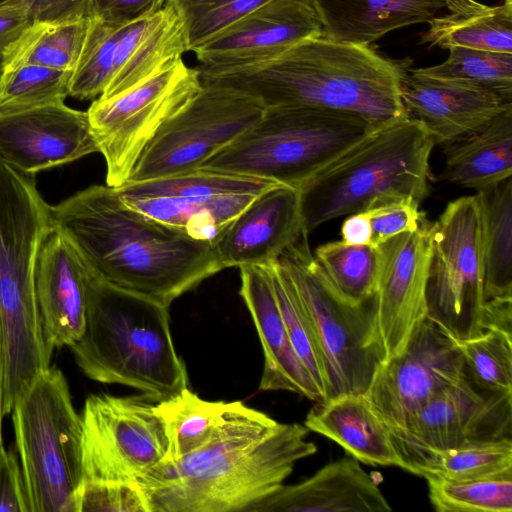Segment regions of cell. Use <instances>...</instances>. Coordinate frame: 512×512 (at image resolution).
I'll return each mask as SVG.
<instances>
[{"label":"cell","mask_w":512,"mask_h":512,"mask_svg":"<svg viewBox=\"0 0 512 512\" xmlns=\"http://www.w3.org/2000/svg\"><path fill=\"white\" fill-rule=\"evenodd\" d=\"M303 234L299 190L278 184L254 199L213 247L223 269L268 266Z\"/></svg>","instance_id":"cell-21"},{"label":"cell","mask_w":512,"mask_h":512,"mask_svg":"<svg viewBox=\"0 0 512 512\" xmlns=\"http://www.w3.org/2000/svg\"><path fill=\"white\" fill-rule=\"evenodd\" d=\"M322 25V36L369 46L384 35L428 23L444 0H309Z\"/></svg>","instance_id":"cell-26"},{"label":"cell","mask_w":512,"mask_h":512,"mask_svg":"<svg viewBox=\"0 0 512 512\" xmlns=\"http://www.w3.org/2000/svg\"><path fill=\"white\" fill-rule=\"evenodd\" d=\"M31 23L32 20L23 6L0 1V59Z\"/></svg>","instance_id":"cell-47"},{"label":"cell","mask_w":512,"mask_h":512,"mask_svg":"<svg viewBox=\"0 0 512 512\" xmlns=\"http://www.w3.org/2000/svg\"><path fill=\"white\" fill-rule=\"evenodd\" d=\"M430 224L426 220L416 231L398 234L377 247L379 270L374 302L384 363L404 351L428 313Z\"/></svg>","instance_id":"cell-17"},{"label":"cell","mask_w":512,"mask_h":512,"mask_svg":"<svg viewBox=\"0 0 512 512\" xmlns=\"http://www.w3.org/2000/svg\"><path fill=\"white\" fill-rule=\"evenodd\" d=\"M187 52L182 23L167 4L155 15L124 25L113 75L100 96H111L148 78Z\"/></svg>","instance_id":"cell-27"},{"label":"cell","mask_w":512,"mask_h":512,"mask_svg":"<svg viewBox=\"0 0 512 512\" xmlns=\"http://www.w3.org/2000/svg\"><path fill=\"white\" fill-rule=\"evenodd\" d=\"M123 26L90 17L85 43L72 72L69 96L96 99L105 91L113 75Z\"/></svg>","instance_id":"cell-38"},{"label":"cell","mask_w":512,"mask_h":512,"mask_svg":"<svg viewBox=\"0 0 512 512\" xmlns=\"http://www.w3.org/2000/svg\"><path fill=\"white\" fill-rule=\"evenodd\" d=\"M264 111L260 103L246 95L202 84L200 91L156 133L127 182L165 178L200 168L254 126Z\"/></svg>","instance_id":"cell-13"},{"label":"cell","mask_w":512,"mask_h":512,"mask_svg":"<svg viewBox=\"0 0 512 512\" xmlns=\"http://www.w3.org/2000/svg\"><path fill=\"white\" fill-rule=\"evenodd\" d=\"M244 300L264 352L261 391L285 390L320 402L324 398L290 342L266 266L239 267Z\"/></svg>","instance_id":"cell-23"},{"label":"cell","mask_w":512,"mask_h":512,"mask_svg":"<svg viewBox=\"0 0 512 512\" xmlns=\"http://www.w3.org/2000/svg\"><path fill=\"white\" fill-rule=\"evenodd\" d=\"M481 327L482 331L495 328L512 334V297L485 301Z\"/></svg>","instance_id":"cell-48"},{"label":"cell","mask_w":512,"mask_h":512,"mask_svg":"<svg viewBox=\"0 0 512 512\" xmlns=\"http://www.w3.org/2000/svg\"><path fill=\"white\" fill-rule=\"evenodd\" d=\"M50 219L94 274L167 307L223 270L213 244L128 207L108 185L50 205Z\"/></svg>","instance_id":"cell-2"},{"label":"cell","mask_w":512,"mask_h":512,"mask_svg":"<svg viewBox=\"0 0 512 512\" xmlns=\"http://www.w3.org/2000/svg\"><path fill=\"white\" fill-rule=\"evenodd\" d=\"M202 88L199 72L183 59L111 96L97 97L87 114L106 162V183L125 184L141 154L166 121Z\"/></svg>","instance_id":"cell-10"},{"label":"cell","mask_w":512,"mask_h":512,"mask_svg":"<svg viewBox=\"0 0 512 512\" xmlns=\"http://www.w3.org/2000/svg\"><path fill=\"white\" fill-rule=\"evenodd\" d=\"M11 414L29 512H76L83 481L82 422L62 371L43 370Z\"/></svg>","instance_id":"cell-8"},{"label":"cell","mask_w":512,"mask_h":512,"mask_svg":"<svg viewBox=\"0 0 512 512\" xmlns=\"http://www.w3.org/2000/svg\"><path fill=\"white\" fill-rule=\"evenodd\" d=\"M266 267L272 278L292 347L325 400L326 376L323 356L297 288L287 269L278 260Z\"/></svg>","instance_id":"cell-36"},{"label":"cell","mask_w":512,"mask_h":512,"mask_svg":"<svg viewBox=\"0 0 512 512\" xmlns=\"http://www.w3.org/2000/svg\"><path fill=\"white\" fill-rule=\"evenodd\" d=\"M90 18L32 21L6 49L0 67L33 64L73 71L80 58Z\"/></svg>","instance_id":"cell-32"},{"label":"cell","mask_w":512,"mask_h":512,"mask_svg":"<svg viewBox=\"0 0 512 512\" xmlns=\"http://www.w3.org/2000/svg\"><path fill=\"white\" fill-rule=\"evenodd\" d=\"M88 266L54 225L45 230L36 256L34 284L48 347L71 346L84 331Z\"/></svg>","instance_id":"cell-20"},{"label":"cell","mask_w":512,"mask_h":512,"mask_svg":"<svg viewBox=\"0 0 512 512\" xmlns=\"http://www.w3.org/2000/svg\"><path fill=\"white\" fill-rule=\"evenodd\" d=\"M167 0H91V17L127 25L155 15Z\"/></svg>","instance_id":"cell-44"},{"label":"cell","mask_w":512,"mask_h":512,"mask_svg":"<svg viewBox=\"0 0 512 512\" xmlns=\"http://www.w3.org/2000/svg\"><path fill=\"white\" fill-rule=\"evenodd\" d=\"M307 237L303 234L278 261L289 272L316 335L324 362L326 399L365 394L385 361L374 297L360 305L343 300L316 262Z\"/></svg>","instance_id":"cell-9"},{"label":"cell","mask_w":512,"mask_h":512,"mask_svg":"<svg viewBox=\"0 0 512 512\" xmlns=\"http://www.w3.org/2000/svg\"><path fill=\"white\" fill-rule=\"evenodd\" d=\"M401 99L406 115L418 121L436 144L477 129L512 105L491 92L412 70L403 77Z\"/></svg>","instance_id":"cell-22"},{"label":"cell","mask_w":512,"mask_h":512,"mask_svg":"<svg viewBox=\"0 0 512 512\" xmlns=\"http://www.w3.org/2000/svg\"><path fill=\"white\" fill-rule=\"evenodd\" d=\"M390 432L397 452L446 450L512 438V393L485 391L466 370L457 382L422 405L403 429Z\"/></svg>","instance_id":"cell-16"},{"label":"cell","mask_w":512,"mask_h":512,"mask_svg":"<svg viewBox=\"0 0 512 512\" xmlns=\"http://www.w3.org/2000/svg\"><path fill=\"white\" fill-rule=\"evenodd\" d=\"M435 144L407 115L371 132L298 188L304 233L379 199L412 197L420 203L429 193Z\"/></svg>","instance_id":"cell-6"},{"label":"cell","mask_w":512,"mask_h":512,"mask_svg":"<svg viewBox=\"0 0 512 512\" xmlns=\"http://www.w3.org/2000/svg\"><path fill=\"white\" fill-rule=\"evenodd\" d=\"M278 184L198 168L165 178L127 182L115 189L128 207L191 239L214 244L254 199Z\"/></svg>","instance_id":"cell-11"},{"label":"cell","mask_w":512,"mask_h":512,"mask_svg":"<svg viewBox=\"0 0 512 512\" xmlns=\"http://www.w3.org/2000/svg\"><path fill=\"white\" fill-rule=\"evenodd\" d=\"M404 470L427 478L473 481L512 476V438L469 443L446 450L398 451Z\"/></svg>","instance_id":"cell-30"},{"label":"cell","mask_w":512,"mask_h":512,"mask_svg":"<svg viewBox=\"0 0 512 512\" xmlns=\"http://www.w3.org/2000/svg\"><path fill=\"white\" fill-rule=\"evenodd\" d=\"M23 6L32 21H67L91 17V0H3Z\"/></svg>","instance_id":"cell-46"},{"label":"cell","mask_w":512,"mask_h":512,"mask_svg":"<svg viewBox=\"0 0 512 512\" xmlns=\"http://www.w3.org/2000/svg\"><path fill=\"white\" fill-rule=\"evenodd\" d=\"M378 128L363 118L307 107L265 108L261 119L200 168L299 188Z\"/></svg>","instance_id":"cell-7"},{"label":"cell","mask_w":512,"mask_h":512,"mask_svg":"<svg viewBox=\"0 0 512 512\" xmlns=\"http://www.w3.org/2000/svg\"><path fill=\"white\" fill-rule=\"evenodd\" d=\"M80 416L83 481L136 483L167 454L163 422L144 396L90 395Z\"/></svg>","instance_id":"cell-14"},{"label":"cell","mask_w":512,"mask_h":512,"mask_svg":"<svg viewBox=\"0 0 512 512\" xmlns=\"http://www.w3.org/2000/svg\"><path fill=\"white\" fill-rule=\"evenodd\" d=\"M269 0H167L182 23L187 51H193Z\"/></svg>","instance_id":"cell-41"},{"label":"cell","mask_w":512,"mask_h":512,"mask_svg":"<svg viewBox=\"0 0 512 512\" xmlns=\"http://www.w3.org/2000/svg\"><path fill=\"white\" fill-rule=\"evenodd\" d=\"M313 256L343 300L360 305L374 297L379 270L377 247L339 240L318 246Z\"/></svg>","instance_id":"cell-34"},{"label":"cell","mask_w":512,"mask_h":512,"mask_svg":"<svg viewBox=\"0 0 512 512\" xmlns=\"http://www.w3.org/2000/svg\"><path fill=\"white\" fill-rule=\"evenodd\" d=\"M448 14L432 18L422 42L442 49L465 47L512 54V0L489 6L444 0Z\"/></svg>","instance_id":"cell-29"},{"label":"cell","mask_w":512,"mask_h":512,"mask_svg":"<svg viewBox=\"0 0 512 512\" xmlns=\"http://www.w3.org/2000/svg\"><path fill=\"white\" fill-rule=\"evenodd\" d=\"M51 224L35 176L0 159V320L4 354L3 411L8 414L53 351L42 328L34 284L37 252Z\"/></svg>","instance_id":"cell-5"},{"label":"cell","mask_w":512,"mask_h":512,"mask_svg":"<svg viewBox=\"0 0 512 512\" xmlns=\"http://www.w3.org/2000/svg\"><path fill=\"white\" fill-rule=\"evenodd\" d=\"M196 69L202 84L239 92L264 108L338 112L376 128L406 115L401 84L407 69L365 45L319 36L249 65Z\"/></svg>","instance_id":"cell-3"},{"label":"cell","mask_w":512,"mask_h":512,"mask_svg":"<svg viewBox=\"0 0 512 512\" xmlns=\"http://www.w3.org/2000/svg\"><path fill=\"white\" fill-rule=\"evenodd\" d=\"M309 430L233 401L210 439L138 480L149 512H248L279 489L299 460L317 452Z\"/></svg>","instance_id":"cell-1"},{"label":"cell","mask_w":512,"mask_h":512,"mask_svg":"<svg viewBox=\"0 0 512 512\" xmlns=\"http://www.w3.org/2000/svg\"><path fill=\"white\" fill-rule=\"evenodd\" d=\"M319 36L322 25L309 0H269L192 52L198 68L226 69L269 59Z\"/></svg>","instance_id":"cell-19"},{"label":"cell","mask_w":512,"mask_h":512,"mask_svg":"<svg viewBox=\"0 0 512 512\" xmlns=\"http://www.w3.org/2000/svg\"><path fill=\"white\" fill-rule=\"evenodd\" d=\"M99 152L87 111L64 102L0 112V159L34 175Z\"/></svg>","instance_id":"cell-18"},{"label":"cell","mask_w":512,"mask_h":512,"mask_svg":"<svg viewBox=\"0 0 512 512\" xmlns=\"http://www.w3.org/2000/svg\"><path fill=\"white\" fill-rule=\"evenodd\" d=\"M377 482L353 456L326 464L308 479L282 485L248 512H389Z\"/></svg>","instance_id":"cell-24"},{"label":"cell","mask_w":512,"mask_h":512,"mask_svg":"<svg viewBox=\"0 0 512 512\" xmlns=\"http://www.w3.org/2000/svg\"><path fill=\"white\" fill-rule=\"evenodd\" d=\"M370 220V244L378 247L392 237L416 231L427 219L412 197H389L371 203L364 210Z\"/></svg>","instance_id":"cell-43"},{"label":"cell","mask_w":512,"mask_h":512,"mask_svg":"<svg viewBox=\"0 0 512 512\" xmlns=\"http://www.w3.org/2000/svg\"><path fill=\"white\" fill-rule=\"evenodd\" d=\"M3 392H4V354H3V339H2V328L0 320V454L4 449L2 441V419L3 413Z\"/></svg>","instance_id":"cell-50"},{"label":"cell","mask_w":512,"mask_h":512,"mask_svg":"<svg viewBox=\"0 0 512 512\" xmlns=\"http://www.w3.org/2000/svg\"><path fill=\"white\" fill-rule=\"evenodd\" d=\"M425 479L429 500L438 512L512 511V476L473 481Z\"/></svg>","instance_id":"cell-40"},{"label":"cell","mask_w":512,"mask_h":512,"mask_svg":"<svg viewBox=\"0 0 512 512\" xmlns=\"http://www.w3.org/2000/svg\"><path fill=\"white\" fill-rule=\"evenodd\" d=\"M72 72L33 64L0 67V112L64 102Z\"/></svg>","instance_id":"cell-37"},{"label":"cell","mask_w":512,"mask_h":512,"mask_svg":"<svg viewBox=\"0 0 512 512\" xmlns=\"http://www.w3.org/2000/svg\"><path fill=\"white\" fill-rule=\"evenodd\" d=\"M304 425L339 444L360 463L404 468L388 425L365 394H343L316 402Z\"/></svg>","instance_id":"cell-25"},{"label":"cell","mask_w":512,"mask_h":512,"mask_svg":"<svg viewBox=\"0 0 512 512\" xmlns=\"http://www.w3.org/2000/svg\"><path fill=\"white\" fill-rule=\"evenodd\" d=\"M466 370L473 382L492 393H512V334L490 328L457 339Z\"/></svg>","instance_id":"cell-39"},{"label":"cell","mask_w":512,"mask_h":512,"mask_svg":"<svg viewBox=\"0 0 512 512\" xmlns=\"http://www.w3.org/2000/svg\"><path fill=\"white\" fill-rule=\"evenodd\" d=\"M484 299L512 297V177L478 190Z\"/></svg>","instance_id":"cell-31"},{"label":"cell","mask_w":512,"mask_h":512,"mask_svg":"<svg viewBox=\"0 0 512 512\" xmlns=\"http://www.w3.org/2000/svg\"><path fill=\"white\" fill-rule=\"evenodd\" d=\"M372 230L365 211L349 214L341 226L342 241L350 245L370 244Z\"/></svg>","instance_id":"cell-49"},{"label":"cell","mask_w":512,"mask_h":512,"mask_svg":"<svg viewBox=\"0 0 512 512\" xmlns=\"http://www.w3.org/2000/svg\"><path fill=\"white\" fill-rule=\"evenodd\" d=\"M465 372L456 338L427 315L404 351L379 367L365 396L389 429L399 430L422 405Z\"/></svg>","instance_id":"cell-15"},{"label":"cell","mask_w":512,"mask_h":512,"mask_svg":"<svg viewBox=\"0 0 512 512\" xmlns=\"http://www.w3.org/2000/svg\"><path fill=\"white\" fill-rule=\"evenodd\" d=\"M444 145L439 180L478 191L512 177V105Z\"/></svg>","instance_id":"cell-28"},{"label":"cell","mask_w":512,"mask_h":512,"mask_svg":"<svg viewBox=\"0 0 512 512\" xmlns=\"http://www.w3.org/2000/svg\"><path fill=\"white\" fill-rule=\"evenodd\" d=\"M0 512H29L19 459L14 449L0 454Z\"/></svg>","instance_id":"cell-45"},{"label":"cell","mask_w":512,"mask_h":512,"mask_svg":"<svg viewBox=\"0 0 512 512\" xmlns=\"http://www.w3.org/2000/svg\"><path fill=\"white\" fill-rule=\"evenodd\" d=\"M427 315L455 338L482 332L484 299L481 215L475 195L447 204L429 228Z\"/></svg>","instance_id":"cell-12"},{"label":"cell","mask_w":512,"mask_h":512,"mask_svg":"<svg viewBox=\"0 0 512 512\" xmlns=\"http://www.w3.org/2000/svg\"><path fill=\"white\" fill-rule=\"evenodd\" d=\"M149 512L137 483L82 481L76 495V512Z\"/></svg>","instance_id":"cell-42"},{"label":"cell","mask_w":512,"mask_h":512,"mask_svg":"<svg viewBox=\"0 0 512 512\" xmlns=\"http://www.w3.org/2000/svg\"><path fill=\"white\" fill-rule=\"evenodd\" d=\"M88 269L84 331L69 346L80 370L94 381L134 388L156 403L188 388L170 331L169 307Z\"/></svg>","instance_id":"cell-4"},{"label":"cell","mask_w":512,"mask_h":512,"mask_svg":"<svg viewBox=\"0 0 512 512\" xmlns=\"http://www.w3.org/2000/svg\"><path fill=\"white\" fill-rule=\"evenodd\" d=\"M233 402L207 401L190 388L157 402L168 450L164 460L175 461L205 444L224 419Z\"/></svg>","instance_id":"cell-33"},{"label":"cell","mask_w":512,"mask_h":512,"mask_svg":"<svg viewBox=\"0 0 512 512\" xmlns=\"http://www.w3.org/2000/svg\"><path fill=\"white\" fill-rule=\"evenodd\" d=\"M448 50L441 64L412 71L485 90L512 103V54L465 47Z\"/></svg>","instance_id":"cell-35"}]
</instances>
